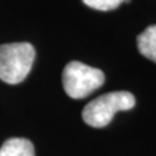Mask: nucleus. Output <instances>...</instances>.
<instances>
[{"label":"nucleus","instance_id":"f257e3e1","mask_svg":"<svg viewBox=\"0 0 156 156\" xmlns=\"http://www.w3.org/2000/svg\"><path fill=\"white\" fill-rule=\"evenodd\" d=\"M35 50L30 43H8L0 46V80L17 85L31 70Z\"/></svg>","mask_w":156,"mask_h":156},{"label":"nucleus","instance_id":"f03ea898","mask_svg":"<svg viewBox=\"0 0 156 156\" xmlns=\"http://www.w3.org/2000/svg\"><path fill=\"white\" fill-rule=\"evenodd\" d=\"M135 105V98L129 91L108 92L96 98L82 111V119L92 128H104L120 111H129Z\"/></svg>","mask_w":156,"mask_h":156},{"label":"nucleus","instance_id":"7ed1b4c3","mask_svg":"<svg viewBox=\"0 0 156 156\" xmlns=\"http://www.w3.org/2000/svg\"><path fill=\"white\" fill-rule=\"evenodd\" d=\"M105 76L98 68L70 61L62 70V86L72 99H83L104 83Z\"/></svg>","mask_w":156,"mask_h":156},{"label":"nucleus","instance_id":"20e7f679","mask_svg":"<svg viewBox=\"0 0 156 156\" xmlns=\"http://www.w3.org/2000/svg\"><path fill=\"white\" fill-rule=\"evenodd\" d=\"M0 156H35V151L26 138H9L0 147Z\"/></svg>","mask_w":156,"mask_h":156},{"label":"nucleus","instance_id":"39448f33","mask_svg":"<svg viewBox=\"0 0 156 156\" xmlns=\"http://www.w3.org/2000/svg\"><path fill=\"white\" fill-rule=\"evenodd\" d=\"M138 50L146 58L156 62V25L148 26L136 38Z\"/></svg>","mask_w":156,"mask_h":156},{"label":"nucleus","instance_id":"423d86ee","mask_svg":"<svg viewBox=\"0 0 156 156\" xmlns=\"http://www.w3.org/2000/svg\"><path fill=\"white\" fill-rule=\"evenodd\" d=\"M87 7L96 11H112L116 9L124 0H82Z\"/></svg>","mask_w":156,"mask_h":156}]
</instances>
